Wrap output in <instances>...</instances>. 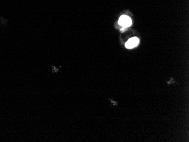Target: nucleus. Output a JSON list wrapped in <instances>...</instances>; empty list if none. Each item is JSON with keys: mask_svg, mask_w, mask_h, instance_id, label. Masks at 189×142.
Instances as JSON below:
<instances>
[{"mask_svg": "<svg viewBox=\"0 0 189 142\" xmlns=\"http://www.w3.org/2000/svg\"><path fill=\"white\" fill-rule=\"evenodd\" d=\"M118 23L124 27H129L132 24V20L128 16L123 15L120 18Z\"/></svg>", "mask_w": 189, "mask_h": 142, "instance_id": "nucleus-1", "label": "nucleus"}, {"mask_svg": "<svg viewBox=\"0 0 189 142\" xmlns=\"http://www.w3.org/2000/svg\"><path fill=\"white\" fill-rule=\"evenodd\" d=\"M139 43V40L137 37H134L133 38H131L127 41V43L125 44L126 47L128 49H131L133 48L137 47Z\"/></svg>", "mask_w": 189, "mask_h": 142, "instance_id": "nucleus-2", "label": "nucleus"}]
</instances>
